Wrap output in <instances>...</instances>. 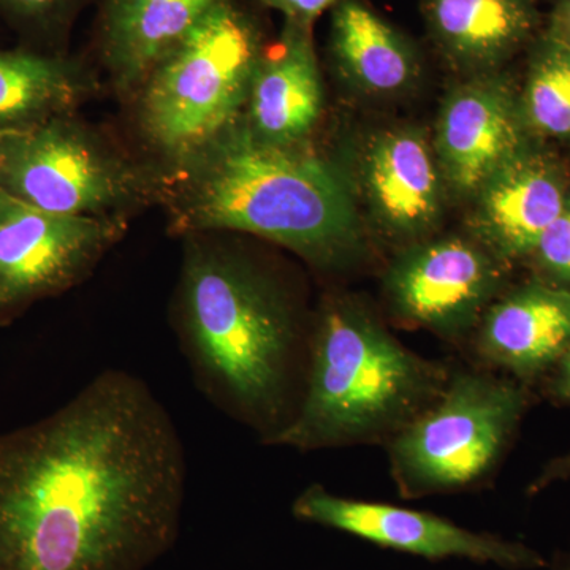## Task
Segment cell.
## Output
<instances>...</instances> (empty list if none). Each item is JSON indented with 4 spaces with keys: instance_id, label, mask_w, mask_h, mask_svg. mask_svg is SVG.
Instances as JSON below:
<instances>
[{
    "instance_id": "obj_27",
    "label": "cell",
    "mask_w": 570,
    "mask_h": 570,
    "mask_svg": "<svg viewBox=\"0 0 570 570\" xmlns=\"http://www.w3.org/2000/svg\"><path fill=\"white\" fill-rule=\"evenodd\" d=\"M547 570H570V547L568 550L558 551L553 560L549 561Z\"/></svg>"
},
{
    "instance_id": "obj_1",
    "label": "cell",
    "mask_w": 570,
    "mask_h": 570,
    "mask_svg": "<svg viewBox=\"0 0 570 570\" xmlns=\"http://www.w3.org/2000/svg\"><path fill=\"white\" fill-rule=\"evenodd\" d=\"M187 461L174 417L126 370L0 433V570H148L181 532Z\"/></svg>"
},
{
    "instance_id": "obj_20",
    "label": "cell",
    "mask_w": 570,
    "mask_h": 570,
    "mask_svg": "<svg viewBox=\"0 0 570 570\" xmlns=\"http://www.w3.org/2000/svg\"><path fill=\"white\" fill-rule=\"evenodd\" d=\"M520 110L532 140L570 141V47L546 29L528 48Z\"/></svg>"
},
{
    "instance_id": "obj_8",
    "label": "cell",
    "mask_w": 570,
    "mask_h": 570,
    "mask_svg": "<svg viewBox=\"0 0 570 570\" xmlns=\"http://www.w3.org/2000/svg\"><path fill=\"white\" fill-rule=\"evenodd\" d=\"M126 228L122 216H61L14 202L0 219V326L85 283Z\"/></svg>"
},
{
    "instance_id": "obj_3",
    "label": "cell",
    "mask_w": 570,
    "mask_h": 570,
    "mask_svg": "<svg viewBox=\"0 0 570 570\" xmlns=\"http://www.w3.org/2000/svg\"><path fill=\"white\" fill-rule=\"evenodd\" d=\"M163 189L176 235H254L325 269L360 247L354 195L335 165L258 140L243 121L170 167Z\"/></svg>"
},
{
    "instance_id": "obj_10",
    "label": "cell",
    "mask_w": 570,
    "mask_h": 570,
    "mask_svg": "<svg viewBox=\"0 0 570 570\" xmlns=\"http://www.w3.org/2000/svg\"><path fill=\"white\" fill-rule=\"evenodd\" d=\"M504 266L479 242L456 236L412 246L385 277L390 306L407 324L459 337L491 305Z\"/></svg>"
},
{
    "instance_id": "obj_24",
    "label": "cell",
    "mask_w": 570,
    "mask_h": 570,
    "mask_svg": "<svg viewBox=\"0 0 570 570\" xmlns=\"http://www.w3.org/2000/svg\"><path fill=\"white\" fill-rule=\"evenodd\" d=\"M543 29L570 47V0H554L549 21Z\"/></svg>"
},
{
    "instance_id": "obj_23",
    "label": "cell",
    "mask_w": 570,
    "mask_h": 570,
    "mask_svg": "<svg viewBox=\"0 0 570 570\" xmlns=\"http://www.w3.org/2000/svg\"><path fill=\"white\" fill-rule=\"evenodd\" d=\"M265 9L283 14L285 22L314 26L324 11L333 9L340 0H258Z\"/></svg>"
},
{
    "instance_id": "obj_26",
    "label": "cell",
    "mask_w": 570,
    "mask_h": 570,
    "mask_svg": "<svg viewBox=\"0 0 570 570\" xmlns=\"http://www.w3.org/2000/svg\"><path fill=\"white\" fill-rule=\"evenodd\" d=\"M554 366H557V371H554L553 381H551V393L558 400L570 403V346Z\"/></svg>"
},
{
    "instance_id": "obj_19",
    "label": "cell",
    "mask_w": 570,
    "mask_h": 570,
    "mask_svg": "<svg viewBox=\"0 0 570 570\" xmlns=\"http://www.w3.org/2000/svg\"><path fill=\"white\" fill-rule=\"evenodd\" d=\"M91 89L89 75L62 56L0 50V137L73 115Z\"/></svg>"
},
{
    "instance_id": "obj_14",
    "label": "cell",
    "mask_w": 570,
    "mask_h": 570,
    "mask_svg": "<svg viewBox=\"0 0 570 570\" xmlns=\"http://www.w3.org/2000/svg\"><path fill=\"white\" fill-rule=\"evenodd\" d=\"M478 352L490 365L530 381L570 346V294L535 279L491 303L479 322Z\"/></svg>"
},
{
    "instance_id": "obj_28",
    "label": "cell",
    "mask_w": 570,
    "mask_h": 570,
    "mask_svg": "<svg viewBox=\"0 0 570 570\" xmlns=\"http://www.w3.org/2000/svg\"><path fill=\"white\" fill-rule=\"evenodd\" d=\"M14 202L17 200H13L9 194H6L0 189V219L9 213V209L14 205Z\"/></svg>"
},
{
    "instance_id": "obj_13",
    "label": "cell",
    "mask_w": 570,
    "mask_h": 570,
    "mask_svg": "<svg viewBox=\"0 0 570 570\" xmlns=\"http://www.w3.org/2000/svg\"><path fill=\"white\" fill-rule=\"evenodd\" d=\"M324 107L313 26L285 22L279 39L265 45L250 80L243 122L258 140L305 146Z\"/></svg>"
},
{
    "instance_id": "obj_11",
    "label": "cell",
    "mask_w": 570,
    "mask_h": 570,
    "mask_svg": "<svg viewBox=\"0 0 570 570\" xmlns=\"http://www.w3.org/2000/svg\"><path fill=\"white\" fill-rule=\"evenodd\" d=\"M497 71L455 89L439 112L434 153L455 193L475 195L490 176L530 145L520 96Z\"/></svg>"
},
{
    "instance_id": "obj_9",
    "label": "cell",
    "mask_w": 570,
    "mask_h": 570,
    "mask_svg": "<svg viewBox=\"0 0 570 570\" xmlns=\"http://www.w3.org/2000/svg\"><path fill=\"white\" fill-rule=\"evenodd\" d=\"M292 515L303 523L346 532L382 549L430 561L466 560L509 570L549 566L538 550L515 540L468 530L422 510L336 497L317 483L298 494Z\"/></svg>"
},
{
    "instance_id": "obj_4",
    "label": "cell",
    "mask_w": 570,
    "mask_h": 570,
    "mask_svg": "<svg viewBox=\"0 0 570 570\" xmlns=\"http://www.w3.org/2000/svg\"><path fill=\"white\" fill-rule=\"evenodd\" d=\"M449 376L400 344L366 307L332 296L311 325L299 406L272 445L314 452L395 436Z\"/></svg>"
},
{
    "instance_id": "obj_16",
    "label": "cell",
    "mask_w": 570,
    "mask_h": 570,
    "mask_svg": "<svg viewBox=\"0 0 570 570\" xmlns=\"http://www.w3.org/2000/svg\"><path fill=\"white\" fill-rule=\"evenodd\" d=\"M428 33L459 69L491 73L542 31L538 0H422Z\"/></svg>"
},
{
    "instance_id": "obj_25",
    "label": "cell",
    "mask_w": 570,
    "mask_h": 570,
    "mask_svg": "<svg viewBox=\"0 0 570 570\" xmlns=\"http://www.w3.org/2000/svg\"><path fill=\"white\" fill-rule=\"evenodd\" d=\"M568 478H570V453H568V455L561 456V459L551 461L549 466L540 472L539 478L532 482L530 494L539 493V491L547 489V487L551 485V483Z\"/></svg>"
},
{
    "instance_id": "obj_18",
    "label": "cell",
    "mask_w": 570,
    "mask_h": 570,
    "mask_svg": "<svg viewBox=\"0 0 570 570\" xmlns=\"http://www.w3.org/2000/svg\"><path fill=\"white\" fill-rule=\"evenodd\" d=\"M330 51L340 73L365 92H397L417 77V48L365 0L333 7Z\"/></svg>"
},
{
    "instance_id": "obj_22",
    "label": "cell",
    "mask_w": 570,
    "mask_h": 570,
    "mask_svg": "<svg viewBox=\"0 0 570 570\" xmlns=\"http://www.w3.org/2000/svg\"><path fill=\"white\" fill-rule=\"evenodd\" d=\"M528 261L539 281L570 294V194L560 216L540 236Z\"/></svg>"
},
{
    "instance_id": "obj_17",
    "label": "cell",
    "mask_w": 570,
    "mask_h": 570,
    "mask_svg": "<svg viewBox=\"0 0 570 570\" xmlns=\"http://www.w3.org/2000/svg\"><path fill=\"white\" fill-rule=\"evenodd\" d=\"M363 179L379 224L396 238L426 234L441 209L436 153L417 130H390L371 142Z\"/></svg>"
},
{
    "instance_id": "obj_21",
    "label": "cell",
    "mask_w": 570,
    "mask_h": 570,
    "mask_svg": "<svg viewBox=\"0 0 570 570\" xmlns=\"http://www.w3.org/2000/svg\"><path fill=\"white\" fill-rule=\"evenodd\" d=\"M82 0H0V17L32 39L59 36Z\"/></svg>"
},
{
    "instance_id": "obj_2",
    "label": "cell",
    "mask_w": 570,
    "mask_h": 570,
    "mask_svg": "<svg viewBox=\"0 0 570 570\" xmlns=\"http://www.w3.org/2000/svg\"><path fill=\"white\" fill-rule=\"evenodd\" d=\"M184 239L170 321L195 387L272 445L302 401L311 328L253 255L220 234Z\"/></svg>"
},
{
    "instance_id": "obj_7",
    "label": "cell",
    "mask_w": 570,
    "mask_h": 570,
    "mask_svg": "<svg viewBox=\"0 0 570 570\" xmlns=\"http://www.w3.org/2000/svg\"><path fill=\"white\" fill-rule=\"evenodd\" d=\"M0 189L61 216H118L156 189L73 115L0 137Z\"/></svg>"
},
{
    "instance_id": "obj_12",
    "label": "cell",
    "mask_w": 570,
    "mask_h": 570,
    "mask_svg": "<svg viewBox=\"0 0 570 570\" xmlns=\"http://www.w3.org/2000/svg\"><path fill=\"white\" fill-rule=\"evenodd\" d=\"M570 171L557 154L532 140L480 187L474 232L499 261H528L540 236L560 216Z\"/></svg>"
},
{
    "instance_id": "obj_15",
    "label": "cell",
    "mask_w": 570,
    "mask_h": 570,
    "mask_svg": "<svg viewBox=\"0 0 570 570\" xmlns=\"http://www.w3.org/2000/svg\"><path fill=\"white\" fill-rule=\"evenodd\" d=\"M227 0H104L99 41L112 88L134 97L206 14Z\"/></svg>"
},
{
    "instance_id": "obj_6",
    "label": "cell",
    "mask_w": 570,
    "mask_h": 570,
    "mask_svg": "<svg viewBox=\"0 0 570 570\" xmlns=\"http://www.w3.org/2000/svg\"><path fill=\"white\" fill-rule=\"evenodd\" d=\"M527 407L517 382L480 371L450 374L436 400L390 438L401 497L466 490L497 468Z\"/></svg>"
},
{
    "instance_id": "obj_5",
    "label": "cell",
    "mask_w": 570,
    "mask_h": 570,
    "mask_svg": "<svg viewBox=\"0 0 570 570\" xmlns=\"http://www.w3.org/2000/svg\"><path fill=\"white\" fill-rule=\"evenodd\" d=\"M265 50L261 28L227 0L157 63L137 94L142 138L170 167L197 156L245 116Z\"/></svg>"
}]
</instances>
